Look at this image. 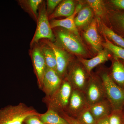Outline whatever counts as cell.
Here are the masks:
<instances>
[{
	"label": "cell",
	"mask_w": 124,
	"mask_h": 124,
	"mask_svg": "<svg viewBox=\"0 0 124 124\" xmlns=\"http://www.w3.org/2000/svg\"><path fill=\"white\" fill-rule=\"evenodd\" d=\"M39 114L33 108L22 103L9 105L0 109V124H24L29 116Z\"/></svg>",
	"instance_id": "6da1fadb"
},
{
	"label": "cell",
	"mask_w": 124,
	"mask_h": 124,
	"mask_svg": "<svg viewBox=\"0 0 124 124\" xmlns=\"http://www.w3.org/2000/svg\"><path fill=\"white\" fill-rule=\"evenodd\" d=\"M100 78L104 88L106 98L110 102L113 110L123 111L124 108V89L113 81L110 74L100 72Z\"/></svg>",
	"instance_id": "7a4b0ae2"
},
{
	"label": "cell",
	"mask_w": 124,
	"mask_h": 124,
	"mask_svg": "<svg viewBox=\"0 0 124 124\" xmlns=\"http://www.w3.org/2000/svg\"><path fill=\"white\" fill-rule=\"evenodd\" d=\"M72 89L70 82L65 78L57 91L51 96H45L43 101L48 108H53L58 113L66 112Z\"/></svg>",
	"instance_id": "3957f363"
},
{
	"label": "cell",
	"mask_w": 124,
	"mask_h": 124,
	"mask_svg": "<svg viewBox=\"0 0 124 124\" xmlns=\"http://www.w3.org/2000/svg\"><path fill=\"white\" fill-rule=\"evenodd\" d=\"M56 44L65 50L80 56L87 55V51L78 36L72 32L62 28L55 31Z\"/></svg>",
	"instance_id": "277c9868"
},
{
	"label": "cell",
	"mask_w": 124,
	"mask_h": 124,
	"mask_svg": "<svg viewBox=\"0 0 124 124\" xmlns=\"http://www.w3.org/2000/svg\"><path fill=\"white\" fill-rule=\"evenodd\" d=\"M49 20L45 4L43 2L39 7L36 29L30 44L31 47L38 43L40 40H49L52 42L55 40V36Z\"/></svg>",
	"instance_id": "5b68a950"
},
{
	"label": "cell",
	"mask_w": 124,
	"mask_h": 124,
	"mask_svg": "<svg viewBox=\"0 0 124 124\" xmlns=\"http://www.w3.org/2000/svg\"><path fill=\"white\" fill-rule=\"evenodd\" d=\"M89 106L106 99L102 83L99 76L90 75L84 91Z\"/></svg>",
	"instance_id": "8992f818"
},
{
	"label": "cell",
	"mask_w": 124,
	"mask_h": 124,
	"mask_svg": "<svg viewBox=\"0 0 124 124\" xmlns=\"http://www.w3.org/2000/svg\"><path fill=\"white\" fill-rule=\"evenodd\" d=\"M90 75L81 63L80 64L76 63L71 67L65 78L70 82L73 89L84 93Z\"/></svg>",
	"instance_id": "52a82bcc"
},
{
	"label": "cell",
	"mask_w": 124,
	"mask_h": 124,
	"mask_svg": "<svg viewBox=\"0 0 124 124\" xmlns=\"http://www.w3.org/2000/svg\"><path fill=\"white\" fill-rule=\"evenodd\" d=\"M42 41L50 46L55 54L57 63V72L63 80L65 79L70 64L71 58L67 51L56 44L47 40Z\"/></svg>",
	"instance_id": "ba28073f"
},
{
	"label": "cell",
	"mask_w": 124,
	"mask_h": 124,
	"mask_svg": "<svg viewBox=\"0 0 124 124\" xmlns=\"http://www.w3.org/2000/svg\"><path fill=\"white\" fill-rule=\"evenodd\" d=\"M32 47V48L30 51V55L38 87L41 89L43 78L47 67L40 45L37 43Z\"/></svg>",
	"instance_id": "9c48e42d"
},
{
	"label": "cell",
	"mask_w": 124,
	"mask_h": 124,
	"mask_svg": "<svg viewBox=\"0 0 124 124\" xmlns=\"http://www.w3.org/2000/svg\"><path fill=\"white\" fill-rule=\"evenodd\" d=\"M88 107L84 92L73 88L66 113L76 117L81 112Z\"/></svg>",
	"instance_id": "30bf717a"
},
{
	"label": "cell",
	"mask_w": 124,
	"mask_h": 124,
	"mask_svg": "<svg viewBox=\"0 0 124 124\" xmlns=\"http://www.w3.org/2000/svg\"><path fill=\"white\" fill-rule=\"evenodd\" d=\"M63 80L56 71L46 68L41 89L45 96L49 97L53 94L61 85Z\"/></svg>",
	"instance_id": "8fae6325"
},
{
	"label": "cell",
	"mask_w": 124,
	"mask_h": 124,
	"mask_svg": "<svg viewBox=\"0 0 124 124\" xmlns=\"http://www.w3.org/2000/svg\"><path fill=\"white\" fill-rule=\"evenodd\" d=\"M82 4H79L76 7L74 13L66 18L62 19H53L50 22V26L52 29L57 27H61L70 31L78 36V31L75 23L76 15L82 8Z\"/></svg>",
	"instance_id": "7c38bea8"
},
{
	"label": "cell",
	"mask_w": 124,
	"mask_h": 124,
	"mask_svg": "<svg viewBox=\"0 0 124 124\" xmlns=\"http://www.w3.org/2000/svg\"><path fill=\"white\" fill-rule=\"evenodd\" d=\"M84 35L86 41L94 51L98 53L102 50V43L98 32L96 20L91 21L84 32Z\"/></svg>",
	"instance_id": "4fadbf2b"
},
{
	"label": "cell",
	"mask_w": 124,
	"mask_h": 124,
	"mask_svg": "<svg viewBox=\"0 0 124 124\" xmlns=\"http://www.w3.org/2000/svg\"><path fill=\"white\" fill-rule=\"evenodd\" d=\"M88 108L96 121L104 117H108L113 111L110 103L107 99L89 106Z\"/></svg>",
	"instance_id": "5bb4252c"
},
{
	"label": "cell",
	"mask_w": 124,
	"mask_h": 124,
	"mask_svg": "<svg viewBox=\"0 0 124 124\" xmlns=\"http://www.w3.org/2000/svg\"><path fill=\"white\" fill-rule=\"evenodd\" d=\"M108 50L105 48L98 52L97 55L91 59H86L80 58L79 61L84 67L86 71L89 75L94 68L107 62L109 59Z\"/></svg>",
	"instance_id": "9a60e30c"
},
{
	"label": "cell",
	"mask_w": 124,
	"mask_h": 124,
	"mask_svg": "<svg viewBox=\"0 0 124 124\" xmlns=\"http://www.w3.org/2000/svg\"><path fill=\"white\" fill-rule=\"evenodd\" d=\"M75 9V2L73 0L62 1L53 13L49 16V20L59 17H69L74 13Z\"/></svg>",
	"instance_id": "2e32d148"
},
{
	"label": "cell",
	"mask_w": 124,
	"mask_h": 124,
	"mask_svg": "<svg viewBox=\"0 0 124 124\" xmlns=\"http://www.w3.org/2000/svg\"><path fill=\"white\" fill-rule=\"evenodd\" d=\"M39 117L45 124H70L57 112L50 108L45 113H40Z\"/></svg>",
	"instance_id": "e0dca14e"
},
{
	"label": "cell",
	"mask_w": 124,
	"mask_h": 124,
	"mask_svg": "<svg viewBox=\"0 0 124 124\" xmlns=\"http://www.w3.org/2000/svg\"><path fill=\"white\" fill-rule=\"evenodd\" d=\"M110 75L117 85L124 89V64L116 58L113 62Z\"/></svg>",
	"instance_id": "ac0fdd59"
},
{
	"label": "cell",
	"mask_w": 124,
	"mask_h": 124,
	"mask_svg": "<svg viewBox=\"0 0 124 124\" xmlns=\"http://www.w3.org/2000/svg\"><path fill=\"white\" fill-rule=\"evenodd\" d=\"M93 16V10L89 6L81 9L76 16L75 23L77 27L82 28L90 23Z\"/></svg>",
	"instance_id": "d6986e66"
},
{
	"label": "cell",
	"mask_w": 124,
	"mask_h": 124,
	"mask_svg": "<svg viewBox=\"0 0 124 124\" xmlns=\"http://www.w3.org/2000/svg\"><path fill=\"white\" fill-rule=\"evenodd\" d=\"M40 45L45 60L46 67L57 72V63L53 50L50 46L42 41L41 44Z\"/></svg>",
	"instance_id": "ffe728a7"
},
{
	"label": "cell",
	"mask_w": 124,
	"mask_h": 124,
	"mask_svg": "<svg viewBox=\"0 0 124 124\" xmlns=\"http://www.w3.org/2000/svg\"><path fill=\"white\" fill-rule=\"evenodd\" d=\"M43 2L42 0H28L20 1L22 7L32 16L36 21L38 19V9Z\"/></svg>",
	"instance_id": "44dd1931"
},
{
	"label": "cell",
	"mask_w": 124,
	"mask_h": 124,
	"mask_svg": "<svg viewBox=\"0 0 124 124\" xmlns=\"http://www.w3.org/2000/svg\"><path fill=\"white\" fill-rule=\"evenodd\" d=\"M101 29L105 36L111 40L116 45L124 48V38L117 35L104 23H100Z\"/></svg>",
	"instance_id": "7402d4cb"
},
{
	"label": "cell",
	"mask_w": 124,
	"mask_h": 124,
	"mask_svg": "<svg viewBox=\"0 0 124 124\" xmlns=\"http://www.w3.org/2000/svg\"><path fill=\"white\" fill-rule=\"evenodd\" d=\"M105 39L106 41L102 43V46H104L108 51L112 52L115 58L121 59L124 60V48L114 44L106 37Z\"/></svg>",
	"instance_id": "603a6c76"
},
{
	"label": "cell",
	"mask_w": 124,
	"mask_h": 124,
	"mask_svg": "<svg viewBox=\"0 0 124 124\" xmlns=\"http://www.w3.org/2000/svg\"><path fill=\"white\" fill-rule=\"evenodd\" d=\"M88 107L81 112L75 117L81 124H96L97 121L90 111Z\"/></svg>",
	"instance_id": "cb8c5ba5"
},
{
	"label": "cell",
	"mask_w": 124,
	"mask_h": 124,
	"mask_svg": "<svg viewBox=\"0 0 124 124\" xmlns=\"http://www.w3.org/2000/svg\"><path fill=\"white\" fill-rule=\"evenodd\" d=\"M86 2L96 15L99 17H101L104 15L105 12V7L102 1L87 0Z\"/></svg>",
	"instance_id": "d4e9b609"
},
{
	"label": "cell",
	"mask_w": 124,
	"mask_h": 124,
	"mask_svg": "<svg viewBox=\"0 0 124 124\" xmlns=\"http://www.w3.org/2000/svg\"><path fill=\"white\" fill-rule=\"evenodd\" d=\"M109 124H122L124 119L123 111L113 110L108 116Z\"/></svg>",
	"instance_id": "484cf974"
},
{
	"label": "cell",
	"mask_w": 124,
	"mask_h": 124,
	"mask_svg": "<svg viewBox=\"0 0 124 124\" xmlns=\"http://www.w3.org/2000/svg\"><path fill=\"white\" fill-rule=\"evenodd\" d=\"M61 0H48L46 1V11L48 16L53 13L54 9L62 2Z\"/></svg>",
	"instance_id": "4316f807"
},
{
	"label": "cell",
	"mask_w": 124,
	"mask_h": 124,
	"mask_svg": "<svg viewBox=\"0 0 124 124\" xmlns=\"http://www.w3.org/2000/svg\"><path fill=\"white\" fill-rule=\"evenodd\" d=\"M39 115H33L29 116L25 120L24 124H45L44 123H43L40 120L39 118Z\"/></svg>",
	"instance_id": "83f0119b"
},
{
	"label": "cell",
	"mask_w": 124,
	"mask_h": 124,
	"mask_svg": "<svg viewBox=\"0 0 124 124\" xmlns=\"http://www.w3.org/2000/svg\"><path fill=\"white\" fill-rule=\"evenodd\" d=\"M62 117L65 119L70 124H81L75 117L68 115L65 112L59 113Z\"/></svg>",
	"instance_id": "f1b7e54d"
},
{
	"label": "cell",
	"mask_w": 124,
	"mask_h": 124,
	"mask_svg": "<svg viewBox=\"0 0 124 124\" xmlns=\"http://www.w3.org/2000/svg\"><path fill=\"white\" fill-rule=\"evenodd\" d=\"M111 2L116 7L124 10V0H112Z\"/></svg>",
	"instance_id": "f546056e"
},
{
	"label": "cell",
	"mask_w": 124,
	"mask_h": 124,
	"mask_svg": "<svg viewBox=\"0 0 124 124\" xmlns=\"http://www.w3.org/2000/svg\"><path fill=\"white\" fill-rule=\"evenodd\" d=\"M117 22L124 31V14L118 15L116 17Z\"/></svg>",
	"instance_id": "4dcf8cb0"
},
{
	"label": "cell",
	"mask_w": 124,
	"mask_h": 124,
	"mask_svg": "<svg viewBox=\"0 0 124 124\" xmlns=\"http://www.w3.org/2000/svg\"><path fill=\"white\" fill-rule=\"evenodd\" d=\"M95 124H109L108 116L98 120L96 121Z\"/></svg>",
	"instance_id": "1f68e13d"
},
{
	"label": "cell",
	"mask_w": 124,
	"mask_h": 124,
	"mask_svg": "<svg viewBox=\"0 0 124 124\" xmlns=\"http://www.w3.org/2000/svg\"></svg>",
	"instance_id": "d6a6232c"
}]
</instances>
